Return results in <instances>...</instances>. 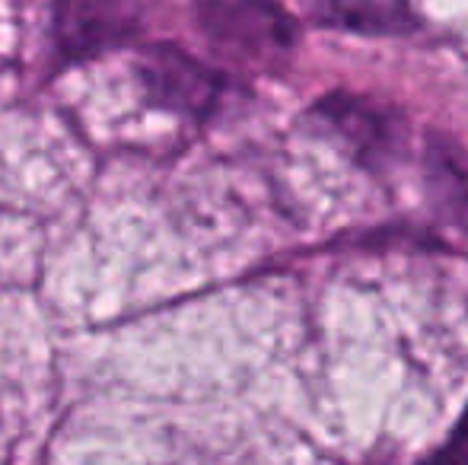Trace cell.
Here are the masks:
<instances>
[{
  "instance_id": "1",
  "label": "cell",
  "mask_w": 468,
  "mask_h": 465,
  "mask_svg": "<svg viewBox=\"0 0 468 465\" xmlns=\"http://www.w3.org/2000/svg\"><path fill=\"white\" fill-rule=\"evenodd\" d=\"M197 26L227 55L278 68L296 45V26L271 0H197Z\"/></svg>"
},
{
  "instance_id": "2",
  "label": "cell",
  "mask_w": 468,
  "mask_h": 465,
  "mask_svg": "<svg viewBox=\"0 0 468 465\" xmlns=\"http://www.w3.org/2000/svg\"><path fill=\"white\" fill-rule=\"evenodd\" d=\"M319 115L354 147V153L364 163H386L399 153L405 141V124L395 115V109H386L373 100L360 96L335 93L319 106Z\"/></svg>"
},
{
  "instance_id": "3",
  "label": "cell",
  "mask_w": 468,
  "mask_h": 465,
  "mask_svg": "<svg viewBox=\"0 0 468 465\" xmlns=\"http://www.w3.org/2000/svg\"><path fill=\"white\" fill-rule=\"evenodd\" d=\"M131 0H61L58 6V45L64 55L80 58L112 48L134 32Z\"/></svg>"
},
{
  "instance_id": "4",
  "label": "cell",
  "mask_w": 468,
  "mask_h": 465,
  "mask_svg": "<svg viewBox=\"0 0 468 465\" xmlns=\"http://www.w3.org/2000/svg\"><path fill=\"white\" fill-rule=\"evenodd\" d=\"M424 192L440 220L468 233V156L450 134L427 137Z\"/></svg>"
},
{
  "instance_id": "5",
  "label": "cell",
  "mask_w": 468,
  "mask_h": 465,
  "mask_svg": "<svg viewBox=\"0 0 468 465\" xmlns=\"http://www.w3.org/2000/svg\"><path fill=\"white\" fill-rule=\"evenodd\" d=\"M144 80L160 102L191 115L207 112L220 93L217 77L176 48H156L144 64Z\"/></svg>"
},
{
  "instance_id": "6",
  "label": "cell",
  "mask_w": 468,
  "mask_h": 465,
  "mask_svg": "<svg viewBox=\"0 0 468 465\" xmlns=\"http://www.w3.org/2000/svg\"><path fill=\"white\" fill-rule=\"evenodd\" d=\"M431 465H468V408H465V415L459 417L456 430L450 434L446 447L440 449L437 460Z\"/></svg>"
}]
</instances>
